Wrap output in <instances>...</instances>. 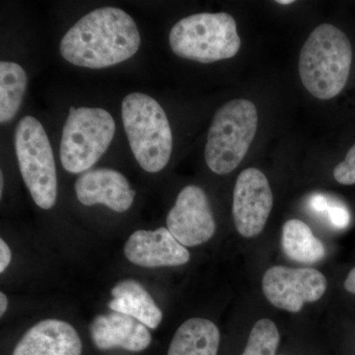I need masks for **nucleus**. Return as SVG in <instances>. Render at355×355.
<instances>
[{"instance_id":"f257e3e1","label":"nucleus","mask_w":355,"mask_h":355,"mask_svg":"<svg viewBox=\"0 0 355 355\" xmlns=\"http://www.w3.org/2000/svg\"><path fill=\"white\" fill-rule=\"evenodd\" d=\"M137 23L116 7H102L86 14L60 42L62 58L70 64L99 69L121 64L139 51Z\"/></svg>"},{"instance_id":"f03ea898","label":"nucleus","mask_w":355,"mask_h":355,"mask_svg":"<svg viewBox=\"0 0 355 355\" xmlns=\"http://www.w3.org/2000/svg\"><path fill=\"white\" fill-rule=\"evenodd\" d=\"M352 48L347 35L336 26H318L303 44L299 74L305 88L318 99L342 92L349 80Z\"/></svg>"},{"instance_id":"7ed1b4c3","label":"nucleus","mask_w":355,"mask_h":355,"mask_svg":"<svg viewBox=\"0 0 355 355\" xmlns=\"http://www.w3.org/2000/svg\"><path fill=\"white\" fill-rule=\"evenodd\" d=\"M121 119L140 167L149 173L164 169L171 157L173 137L160 104L144 93H130L121 103Z\"/></svg>"},{"instance_id":"20e7f679","label":"nucleus","mask_w":355,"mask_h":355,"mask_svg":"<svg viewBox=\"0 0 355 355\" xmlns=\"http://www.w3.org/2000/svg\"><path fill=\"white\" fill-rule=\"evenodd\" d=\"M169 43L178 57L211 64L235 57L241 39L230 14L198 13L173 26Z\"/></svg>"},{"instance_id":"39448f33","label":"nucleus","mask_w":355,"mask_h":355,"mask_svg":"<svg viewBox=\"0 0 355 355\" xmlns=\"http://www.w3.org/2000/svg\"><path fill=\"white\" fill-rule=\"evenodd\" d=\"M258 120L256 106L246 99L231 100L216 112L205 153L212 172L226 175L239 166L253 142Z\"/></svg>"},{"instance_id":"423d86ee","label":"nucleus","mask_w":355,"mask_h":355,"mask_svg":"<svg viewBox=\"0 0 355 355\" xmlns=\"http://www.w3.org/2000/svg\"><path fill=\"white\" fill-rule=\"evenodd\" d=\"M116 132L106 110L70 107L60 141V160L65 171L79 174L90 169L109 148Z\"/></svg>"},{"instance_id":"0eeeda50","label":"nucleus","mask_w":355,"mask_h":355,"mask_svg":"<svg viewBox=\"0 0 355 355\" xmlns=\"http://www.w3.org/2000/svg\"><path fill=\"white\" fill-rule=\"evenodd\" d=\"M14 144L21 175L33 200L41 209H51L57 202V168L43 125L34 116H24L16 128Z\"/></svg>"},{"instance_id":"6e6552de","label":"nucleus","mask_w":355,"mask_h":355,"mask_svg":"<svg viewBox=\"0 0 355 355\" xmlns=\"http://www.w3.org/2000/svg\"><path fill=\"white\" fill-rule=\"evenodd\" d=\"M263 294L270 304L287 312L298 313L305 303L316 302L327 291L326 277L312 268H268L261 282Z\"/></svg>"},{"instance_id":"1a4fd4ad","label":"nucleus","mask_w":355,"mask_h":355,"mask_svg":"<svg viewBox=\"0 0 355 355\" xmlns=\"http://www.w3.org/2000/svg\"><path fill=\"white\" fill-rule=\"evenodd\" d=\"M273 205L268 178L256 168L240 173L233 191L232 216L238 233L245 238L263 232Z\"/></svg>"},{"instance_id":"9d476101","label":"nucleus","mask_w":355,"mask_h":355,"mask_svg":"<svg viewBox=\"0 0 355 355\" xmlns=\"http://www.w3.org/2000/svg\"><path fill=\"white\" fill-rule=\"evenodd\" d=\"M167 228L184 247L198 246L214 235L216 219L202 188L191 184L180 191L168 214Z\"/></svg>"},{"instance_id":"9b49d317","label":"nucleus","mask_w":355,"mask_h":355,"mask_svg":"<svg viewBox=\"0 0 355 355\" xmlns=\"http://www.w3.org/2000/svg\"><path fill=\"white\" fill-rule=\"evenodd\" d=\"M123 252L128 261L144 268L182 266L191 259L190 252L165 227L132 233Z\"/></svg>"},{"instance_id":"f8f14e48","label":"nucleus","mask_w":355,"mask_h":355,"mask_svg":"<svg viewBox=\"0 0 355 355\" xmlns=\"http://www.w3.org/2000/svg\"><path fill=\"white\" fill-rule=\"evenodd\" d=\"M74 189L83 205H104L116 212L130 209L137 193L121 173L107 168L84 172Z\"/></svg>"},{"instance_id":"ddd939ff","label":"nucleus","mask_w":355,"mask_h":355,"mask_svg":"<svg viewBox=\"0 0 355 355\" xmlns=\"http://www.w3.org/2000/svg\"><path fill=\"white\" fill-rule=\"evenodd\" d=\"M91 340L97 349H121L139 352L150 345V331L146 324L123 313L98 315L90 324Z\"/></svg>"},{"instance_id":"4468645a","label":"nucleus","mask_w":355,"mask_h":355,"mask_svg":"<svg viewBox=\"0 0 355 355\" xmlns=\"http://www.w3.org/2000/svg\"><path fill=\"white\" fill-rule=\"evenodd\" d=\"M83 343L76 329L60 320L35 324L17 343L12 355H81Z\"/></svg>"},{"instance_id":"2eb2a0df","label":"nucleus","mask_w":355,"mask_h":355,"mask_svg":"<svg viewBox=\"0 0 355 355\" xmlns=\"http://www.w3.org/2000/svg\"><path fill=\"white\" fill-rule=\"evenodd\" d=\"M109 308L139 320L147 328L156 329L163 319L162 311L139 282L128 279L112 289Z\"/></svg>"},{"instance_id":"dca6fc26","label":"nucleus","mask_w":355,"mask_h":355,"mask_svg":"<svg viewBox=\"0 0 355 355\" xmlns=\"http://www.w3.org/2000/svg\"><path fill=\"white\" fill-rule=\"evenodd\" d=\"M219 343L220 333L214 322L193 318L178 329L167 355H217Z\"/></svg>"},{"instance_id":"f3484780","label":"nucleus","mask_w":355,"mask_h":355,"mask_svg":"<svg viewBox=\"0 0 355 355\" xmlns=\"http://www.w3.org/2000/svg\"><path fill=\"white\" fill-rule=\"evenodd\" d=\"M282 248L292 261L313 263L323 260V243L312 232L305 222L291 219L282 227Z\"/></svg>"},{"instance_id":"a211bd4d","label":"nucleus","mask_w":355,"mask_h":355,"mask_svg":"<svg viewBox=\"0 0 355 355\" xmlns=\"http://www.w3.org/2000/svg\"><path fill=\"white\" fill-rule=\"evenodd\" d=\"M27 83V74L19 64L0 62V123H8L17 114Z\"/></svg>"},{"instance_id":"6ab92c4d","label":"nucleus","mask_w":355,"mask_h":355,"mask_svg":"<svg viewBox=\"0 0 355 355\" xmlns=\"http://www.w3.org/2000/svg\"><path fill=\"white\" fill-rule=\"evenodd\" d=\"M280 335L277 324L270 319H261L254 324L246 347L241 355H275Z\"/></svg>"},{"instance_id":"aec40b11","label":"nucleus","mask_w":355,"mask_h":355,"mask_svg":"<svg viewBox=\"0 0 355 355\" xmlns=\"http://www.w3.org/2000/svg\"><path fill=\"white\" fill-rule=\"evenodd\" d=\"M334 178L338 183L345 186L355 184V144L349 149L345 160L336 165Z\"/></svg>"},{"instance_id":"412c9836","label":"nucleus","mask_w":355,"mask_h":355,"mask_svg":"<svg viewBox=\"0 0 355 355\" xmlns=\"http://www.w3.org/2000/svg\"><path fill=\"white\" fill-rule=\"evenodd\" d=\"M331 223L338 228H343L349 224V214L347 210L342 207H334L329 209Z\"/></svg>"},{"instance_id":"4be33fe9","label":"nucleus","mask_w":355,"mask_h":355,"mask_svg":"<svg viewBox=\"0 0 355 355\" xmlns=\"http://www.w3.org/2000/svg\"><path fill=\"white\" fill-rule=\"evenodd\" d=\"M11 261L10 248L4 242L0 240V272H3L6 270Z\"/></svg>"},{"instance_id":"5701e85b","label":"nucleus","mask_w":355,"mask_h":355,"mask_svg":"<svg viewBox=\"0 0 355 355\" xmlns=\"http://www.w3.org/2000/svg\"><path fill=\"white\" fill-rule=\"evenodd\" d=\"M311 207L317 212H324L326 210L329 211L330 209L327 198L323 195L313 196L312 200H311Z\"/></svg>"},{"instance_id":"b1692460","label":"nucleus","mask_w":355,"mask_h":355,"mask_svg":"<svg viewBox=\"0 0 355 355\" xmlns=\"http://www.w3.org/2000/svg\"><path fill=\"white\" fill-rule=\"evenodd\" d=\"M345 288L349 293L355 294V268H352L345 282Z\"/></svg>"},{"instance_id":"393cba45","label":"nucleus","mask_w":355,"mask_h":355,"mask_svg":"<svg viewBox=\"0 0 355 355\" xmlns=\"http://www.w3.org/2000/svg\"><path fill=\"white\" fill-rule=\"evenodd\" d=\"M7 307H8V299L3 292L0 293V316H3L4 313L6 312Z\"/></svg>"},{"instance_id":"a878e982","label":"nucleus","mask_w":355,"mask_h":355,"mask_svg":"<svg viewBox=\"0 0 355 355\" xmlns=\"http://www.w3.org/2000/svg\"><path fill=\"white\" fill-rule=\"evenodd\" d=\"M277 3L282 4V6H288V4L293 3L292 0H279V1H277Z\"/></svg>"},{"instance_id":"bb28decb","label":"nucleus","mask_w":355,"mask_h":355,"mask_svg":"<svg viewBox=\"0 0 355 355\" xmlns=\"http://www.w3.org/2000/svg\"><path fill=\"white\" fill-rule=\"evenodd\" d=\"M2 191H3V175L1 173V177H0V193L2 195Z\"/></svg>"}]
</instances>
